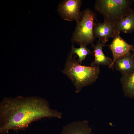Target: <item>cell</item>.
<instances>
[{"instance_id":"1","label":"cell","mask_w":134,"mask_h":134,"mask_svg":"<svg viewBox=\"0 0 134 134\" xmlns=\"http://www.w3.org/2000/svg\"><path fill=\"white\" fill-rule=\"evenodd\" d=\"M62 114L51 109L45 99L37 98H5L0 103V133L17 131L45 118L61 119Z\"/></svg>"},{"instance_id":"2","label":"cell","mask_w":134,"mask_h":134,"mask_svg":"<svg viewBox=\"0 0 134 134\" xmlns=\"http://www.w3.org/2000/svg\"><path fill=\"white\" fill-rule=\"evenodd\" d=\"M72 55L68 56L63 72L71 79L76 88L75 92L81 91L84 87L91 85L97 79L100 71L99 66L81 65Z\"/></svg>"},{"instance_id":"3","label":"cell","mask_w":134,"mask_h":134,"mask_svg":"<svg viewBox=\"0 0 134 134\" xmlns=\"http://www.w3.org/2000/svg\"><path fill=\"white\" fill-rule=\"evenodd\" d=\"M131 2L127 0H98L96 1L95 9L103 15L104 22L115 25L132 10Z\"/></svg>"},{"instance_id":"4","label":"cell","mask_w":134,"mask_h":134,"mask_svg":"<svg viewBox=\"0 0 134 134\" xmlns=\"http://www.w3.org/2000/svg\"><path fill=\"white\" fill-rule=\"evenodd\" d=\"M95 13L87 9L81 12L80 19L76 22V25L73 33L71 41L80 45L92 44L95 40L93 34Z\"/></svg>"},{"instance_id":"5","label":"cell","mask_w":134,"mask_h":134,"mask_svg":"<svg viewBox=\"0 0 134 134\" xmlns=\"http://www.w3.org/2000/svg\"><path fill=\"white\" fill-rule=\"evenodd\" d=\"M81 1L80 0H66L62 1L59 5L58 11L64 20L77 21L80 18V9Z\"/></svg>"},{"instance_id":"6","label":"cell","mask_w":134,"mask_h":134,"mask_svg":"<svg viewBox=\"0 0 134 134\" xmlns=\"http://www.w3.org/2000/svg\"><path fill=\"white\" fill-rule=\"evenodd\" d=\"M120 34L117 35L114 38L109 45L112 54L113 60L109 68H112L116 61L118 59L131 53L134 49L133 45L127 43L120 36Z\"/></svg>"},{"instance_id":"7","label":"cell","mask_w":134,"mask_h":134,"mask_svg":"<svg viewBox=\"0 0 134 134\" xmlns=\"http://www.w3.org/2000/svg\"><path fill=\"white\" fill-rule=\"evenodd\" d=\"M120 32L116 29L115 25L106 22L94 24L93 34L103 43L108 41L110 38H114Z\"/></svg>"},{"instance_id":"8","label":"cell","mask_w":134,"mask_h":134,"mask_svg":"<svg viewBox=\"0 0 134 134\" xmlns=\"http://www.w3.org/2000/svg\"><path fill=\"white\" fill-rule=\"evenodd\" d=\"M86 120L76 121L63 126L61 134H93Z\"/></svg>"},{"instance_id":"9","label":"cell","mask_w":134,"mask_h":134,"mask_svg":"<svg viewBox=\"0 0 134 134\" xmlns=\"http://www.w3.org/2000/svg\"><path fill=\"white\" fill-rule=\"evenodd\" d=\"M122 75L129 74L134 71V59L132 54H130L117 60L114 66Z\"/></svg>"},{"instance_id":"10","label":"cell","mask_w":134,"mask_h":134,"mask_svg":"<svg viewBox=\"0 0 134 134\" xmlns=\"http://www.w3.org/2000/svg\"><path fill=\"white\" fill-rule=\"evenodd\" d=\"M105 45L99 40L96 44L94 46V61L92 63L91 66H99L100 65L108 66L111 64L112 60L109 57L105 56L102 49Z\"/></svg>"},{"instance_id":"11","label":"cell","mask_w":134,"mask_h":134,"mask_svg":"<svg viewBox=\"0 0 134 134\" xmlns=\"http://www.w3.org/2000/svg\"><path fill=\"white\" fill-rule=\"evenodd\" d=\"M117 31L124 33H131L134 31V11L132 10L126 17L115 25Z\"/></svg>"},{"instance_id":"12","label":"cell","mask_w":134,"mask_h":134,"mask_svg":"<svg viewBox=\"0 0 134 134\" xmlns=\"http://www.w3.org/2000/svg\"><path fill=\"white\" fill-rule=\"evenodd\" d=\"M121 81L125 95L134 98V71L129 74L122 75Z\"/></svg>"},{"instance_id":"13","label":"cell","mask_w":134,"mask_h":134,"mask_svg":"<svg viewBox=\"0 0 134 134\" xmlns=\"http://www.w3.org/2000/svg\"><path fill=\"white\" fill-rule=\"evenodd\" d=\"M72 55L75 54L78 56V61L81 64L82 62L85 59L88 55L91 53L90 50L87 48L86 45H80L79 48H75L72 44L71 46V51L70 53Z\"/></svg>"},{"instance_id":"14","label":"cell","mask_w":134,"mask_h":134,"mask_svg":"<svg viewBox=\"0 0 134 134\" xmlns=\"http://www.w3.org/2000/svg\"><path fill=\"white\" fill-rule=\"evenodd\" d=\"M132 51H133V53L132 54L133 55V58H134V50H133Z\"/></svg>"},{"instance_id":"15","label":"cell","mask_w":134,"mask_h":134,"mask_svg":"<svg viewBox=\"0 0 134 134\" xmlns=\"http://www.w3.org/2000/svg\"></svg>"}]
</instances>
